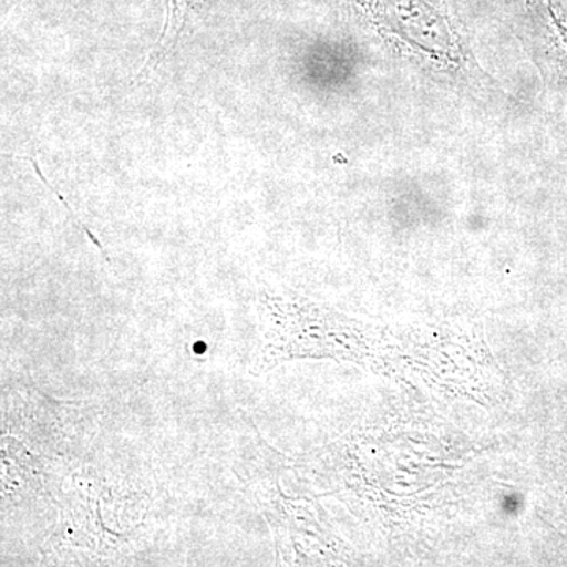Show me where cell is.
I'll return each mask as SVG.
<instances>
[{
    "label": "cell",
    "mask_w": 567,
    "mask_h": 567,
    "mask_svg": "<svg viewBox=\"0 0 567 567\" xmlns=\"http://www.w3.org/2000/svg\"><path fill=\"white\" fill-rule=\"evenodd\" d=\"M380 31L432 55L453 59L458 43L439 0H357Z\"/></svg>",
    "instance_id": "1"
},
{
    "label": "cell",
    "mask_w": 567,
    "mask_h": 567,
    "mask_svg": "<svg viewBox=\"0 0 567 567\" xmlns=\"http://www.w3.org/2000/svg\"><path fill=\"white\" fill-rule=\"evenodd\" d=\"M544 3H546L548 25L551 28L554 48L557 51L559 73L567 85V13L557 0H544Z\"/></svg>",
    "instance_id": "2"
},
{
    "label": "cell",
    "mask_w": 567,
    "mask_h": 567,
    "mask_svg": "<svg viewBox=\"0 0 567 567\" xmlns=\"http://www.w3.org/2000/svg\"><path fill=\"white\" fill-rule=\"evenodd\" d=\"M167 2V21L164 25V32L162 40L166 39V35L177 37L178 32L185 24L186 17L189 11L200 9L205 3L210 0H166Z\"/></svg>",
    "instance_id": "3"
}]
</instances>
